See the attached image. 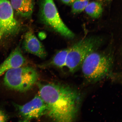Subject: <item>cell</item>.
Returning a JSON list of instances; mask_svg holds the SVG:
<instances>
[{"label": "cell", "mask_w": 122, "mask_h": 122, "mask_svg": "<svg viewBox=\"0 0 122 122\" xmlns=\"http://www.w3.org/2000/svg\"><path fill=\"white\" fill-rule=\"evenodd\" d=\"M25 62L20 48L16 47L0 65V77L9 70L22 66Z\"/></svg>", "instance_id": "9c48e42d"}, {"label": "cell", "mask_w": 122, "mask_h": 122, "mask_svg": "<svg viewBox=\"0 0 122 122\" xmlns=\"http://www.w3.org/2000/svg\"><path fill=\"white\" fill-rule=\"evenodd\" d=\"M109 55L93 52L87 56L81 67L85 78L89 81H97L109 74L113 65Z\"/></svg>", "instance_id": "7a4b0ae2"}, {"label": "cell", "mask_w": 122, "mask_h": 122, "mask_svg": "<svg viewBox=\"0 0 122 122\" xmlns=\"http://www.w3.org/2000/svg\"><path fill=\"white\" fill-rule=\"evenodd\" d=\"M89 0H75L72 5V12L76 13H81L85 10L89 3Z\"/></svg>", "instance_id": "4fadbf2b"}, {"label": "cell", "mask_w": 122, "mask_h": 122, "mask_svg": "<svg viewBox=\"0 0 122 122\" xmlns=\"http://www.w3.org/2000/svg\"><path fill=\"white\" fill-rule=\"evenodd\" d=\"M10 4L15 13L22 17L31 16L34 8V0H10Z\"/></svg>", "instance_id": "30bf717a"}, {"label": "cell", "mask_w": 122, "mask_h": 122, "mask_svg": "<svg viewBox=\"0 0 122 122\" xmlns=\"http://www.w3.org/2000/svg\"><path fill=\"white\" fill-rule=\"evenodd\" d=\"M23 47L25 51L41 58H45L46 56V52L43 46L31 32L26 33Z\"/></svg>", "instance_id": "ba28073f"}, {"label": "cell", "mask_w": 122, "mask_h": 122, "mask_svg": "<svg viewBox=\"0 0 122 122\" xmlns=\"http://www.w3.org/2000/svg\"><path fill=\"white\" fill-rule=\"evenodd\" d=\"M106 0L108 1H109L111 0Z\"/></svg>", "instance_id": "e0dca14e"}, {"label": "cell", "mask_w": 122, "mask_h": 122, "mask_svg": "<svg viewBox=\"0 0 122 122\" xmlns=\"http://www.w3.org/2000/svg\"><path fill=\"white\" fill-rule=\"evenodd\" d=\"M3 35V33L1 31V30H0V40L1 38L2 37Z\"/></svg>", "instance_id": "2e32d148"}, {"label": "cell", "mask_w": 122, "mask_h": 122, "mask_svg": "<svg viewBox=\"0 0 122 122\" xmlns=\"http://www.w3.org/2000/svg\"><path fill=\"white\" fill-rule=\"evenodd\" d=\"M15 106L23 122L39 119L47 114L46 105L39 95H36L25 104H16Z\"/></svg>", "instance_id": "8992f818"}, {"label": "cell", "mask_w": 122, "mask_h": 122, "mask_svg": "<svg viewBox=\"0 0 122 122\" xmlns=\"http://www.w3.org/2000/svg\"><path fill=\"white\" fill-rule=\"evenodd\" d=\"M100 38L87 37L81 40L70 48L65 66L70 72H75L81 66L87 56L95 51L101 43Z\"/></svg>", "instance_id": "277c9868"}, {"label": "cell", "mask_w": 122, "mask_h": 122, "mask_svg": "<svg viewBox=\"0 0 122 122\" xmlns=\"http://www.w3.org/2000/svg\"><path fill=\"white\" fill-rule=\"evenodd\" d=\"M62 2L68 5H71L75 0H61Z\"/></svg>", "instance_id": "9a60e30c"}, {"label": "cell", "mask_w": 122, "mask_h": 122, "mask_svg": "<svg viewBox=\"0 0 122 122\" xmlns=\"http://www.w3.org/2000/svg\"><path fill=\"white\" fill-rule=\"evenodd\" d=\"M20 25L15 19L13 10L9 0H0V30L4 34L13 35L19 31Z\"/></svg>", "instance_id": "52a82bcc"}, {"label": "cell", "mask_w": 122, "mask_h": 122, "mask_svg": "<svg viewBox=\"0 0 122 122\" xmlns=\"http://www.w3.org/2000/svg\"><path fill=\"white\" fill-rule=\"evenodd\" d=\"M70 48L61 50L57 53L49 63L59 68L65 66L66 58Z\"/></svg>", "instance_id": "8fae6325"}, {"label": "cell", "mask_w": 122, "mask_h": 122, "mask_svg": "<svg viewBox=\"0 0 122 122\" xmlns=\"http://www.w3.org/2000/svg\"><path fill=\"white\" fill-rule=\"evenodd\" d=\"M5 73L4 79L5 85L10 89L21 92L31 89L39 78L37 71L30 66L12 69Z\"/></svg>", "instance_id": "3957f363"}, {"label": "cell", "mask_w": 122, "mask_h": 122, "mask_svg": "<svg viewBox=\"0 0 122 122\" xmlns=\"http://www.w3.org/2000/svg\"><path fill=\"white\" fill-rule=\"evenodd\" d=\"M8 119L7 114L3 111L0 109V122H6Z\"/></svg>", "instance_id": "5bb4252c"}, {"label": "cell", "mask_w": 122, "mask_h": 122, "mask_svg": "<svg viewBox=\"0 0 122 122\" xmlns=\"http://www.w3.org/2000/svg\"><path fill=\"white\" fill-rule=\"evenodd\" d=\"M40 14L43 22L62 36L73 38L74 35L61 19L53 0H41Z\"/></svg>", "instance_id": "5b68a950"}, {"label": "cell", "mask_w": 122, "mask_h": 122, "mask_svg": "<svg viewBox=\"0 0 122 122\" xmlns=\"http://www.w3.org/2000/svg\"><path fill=\"white\" fill-rule=\"evenodd\" d=\"M39 95L46 105L47 114L54 121H73L78 112L80 95L70 87L56 83H39Z\"/></svg>", "instance_id": "6da1fadb"}, {"label": "cell", "mask_w": 122, "mask_h": 122, "mask_svg": "<svg viewBox=\"0 0 122 122\" xmlns=\"http://www.w3.org/2000/svg\"><path fill=\"white\" fill-rule=\"evenodd\" d=\"M85 10L91 17L97 18L102 15L103 8L100 3L97 1H92L88 3Z\"/></svg>", "instance_id": "7c38bea8"}]
</instances>
